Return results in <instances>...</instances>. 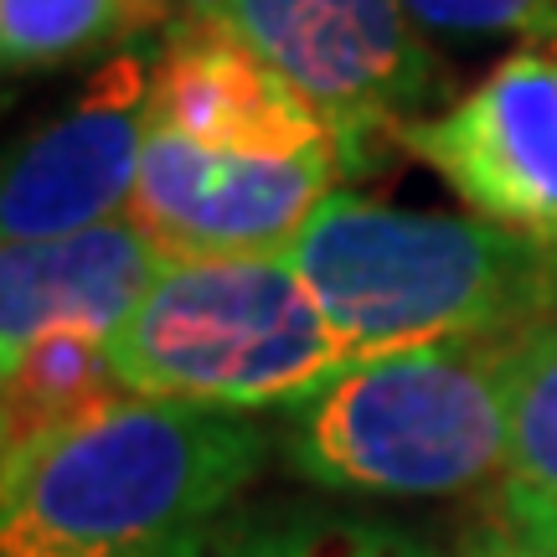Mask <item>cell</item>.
Listing matches in <instances>:
<instances>
[{
	"instance_id": "cell-11",
	"label": "cell",
	"mask_w": 557,
	"mask_h": 557,
	"mask_svg": "<svg viewBox=\"0 0 557 557\" xmlns=\"http://www.w3.org/2000/svg\"><path fill=\"white\" fill-rule=\"evenodd\" d=\"M496 517L557 532V320L527 325L511 351Z\"/></svg>"
},
{
	"instance_id": "cell-8",
	"label": "cell",
	"mask_w": 557,
	"mask_h": 557,
	"mask_svg": "<svg viewBox=\"0 0 557 557\" xmlns=\"http://www.w3.org/2000/svg\"><path fill=\"white\" fill-rule=\"evenodd\" d=\"M156 103V41L109 52L58 120L11 150L0 238L52 243L129 212Z\"/></svg>"
},
{
	"instance_id": "cell-10",
	"label": "cell",
	"mask_w": 557,
	"mask_h": 557,
	"mask_svg": "<svg viewBox=\"0 0 557 557\" xmlns=\"http://www.w3.org/2000/svg\"><path fill=\"white\" fill-rule=\"evenodd\" d=\"M160 243L129 212L73 238L5 243L0 253V361L52 331L114 341L165 269Z\"/></svg>"
},
{
	"instance_id": "cell-3",
	"label": "cell",
	"mask_w": 557,
	"mask_h": 557,
	"mask_svg": "<svg viewBox=\"0 0 557 557\" xmlns=\"http://www.w3.org/2000/svg\"><path fill=\"white\" fill-rule=\"evenodd\" d=\"M517 336H449L351 361L278 408V455L299 480L351 496L438 500L491 485L506 465Z\"/></svg>"
},
{
	"instance_id": "cell-17",
	"label": "cell",
	"mask_w": 557,
	"mask_h": 557,
	"mask_svg": "<svg viewBox=\"0 0 557 557\" xmlns=\"http://www.w3.org/2000/svg\"><path fill=\"white\" fill-rule=\"evenodd\" d=\"M160 5H165V11H176V16L186 11V0H160Z\"/></svg>"
},
{
	"instance_id": "cell-15",
	"label": "cell",
	"mask_w": 557,
	"mask_h": 557,
	"mask_svg": "<svg viewBox=\"0 0 557 557\" xmlns=\"http://www.w3.org/2000/svg\"><path fill=\"white\" fill-rule=\"evenodd\" d=\"M429 37L557 41V0H403Z\"/></svg>"
},
{
	"instance_id": "cell-16",
	"label": "cell",
	"mask_w": 557,
	"mask_h": 557,
	"mask_svg": "<svg viewBox=\"0 0 557 557\" xmlns=\"http://www.w3.org/2000/svg\"><path fill=\"white\" fill-rule=\"evenodd\" d=\"M455 557H557V532H532L491 511L459 537Z\"/></svg>"
},
{
	"instance_id": "cell-1",
	"label": "cell",
	"mask_w": 557,
	"mask_h": 557,
	"mask_svg": "<svg viewBox=\"0 0 557 557\" xmlns=\"http://www.w3.org/2000/svg\"><path fill=\"white\" fill-rule=\"evenodd\" d=\"M263 465L253 413L120 393L5 444L0 557H201Z\"/></svg>"
},
{
	"instance_id": "cell-2",
	"label": "cell",
	"mask_w": 557,
	"mask_h": 557,
	"mask_svg": "<svg viewBox=\"0 0 557 557\" xmlns=\"http://www.w3.org/2000/svg\"><path fill=\"white\" fill-rule=\"evenodd\" d=\"M289 259L361 357L557 320V243L331 191Z\"/></svg>"
},
{
	"instance_id": "cell-7",
	"label": "cell",
	"mask_w": 557,
	"mask_h": 557,
	"mask_svg": "<svg viewBox=\"0 0 557 557\" xmlns=\"http://www.w3.org/2000/svg\"><path fill=\"white\" fill-rule=\"evenodd\" d=\"M475 218L557 243V41L496 62L465 99L398 129Z\"/></svg>"
},
{
	"instance_id": "cell-12",
	"label": "cell",
	"mask_w": 557,
	"mask_h": 557,
	"mask_svg": "<svg viewBox=\"0 0 557 557\" xmlns=\"http://www.w3.org/2000/svg\"><path fill=\"white\" fill-rule=\"evenodd\" d=\"M176 21L160 0H0V58L5 73H41L99 58L114 47L160 41Z\"/></svg>"
},
{
	"instance_id": "cell-13",
	"label": "cell",
	"mask_w": 557,
	"mask_h": 557,
	"mask_svg": "<svg viewBox=\"0 0 557 557\" xmlns=\"http://www.w3.org/2000/svg\"><path fill=\"white\" fill-rule=\"evenodd\" d=\"M0 377H5V444H21L124 393L109 361V341L78 331H52L32 341L16 361H0Z\"/></svg>"
},
{
	"instance_id": "cell-5",
	"label": "cell",
	"mask_w": 557,
	"mask_h": 557,
	"mask_svg": "<svg viewBox=\"0 0 557 557\" xmlns=\"http://www.w3.org/2000/svg\"><path fill=\"white\" fill-rule=\"evenodd\" d=\"M274 67L336 135L341 171H372L377 139L434 114L444 67L403 0H186Z\"/></svg>"
},
{
	"instance_id": "cell-9",
	"label": "cell",
	"mask_w": 557,
	"mask_h": 557,
	"mask_svg": "<svg viewBox=\"0 0 557 557\" xmlns=\"http://www.w3.org/2000/svg\"><path fill=\"white\" fill-rule=\"evenodd\" d=\"M150 120L218 150L248 156H341L310 103L253 58L227 26L181 11L156 41Z\"/></svg>"
},
{
	"instance_id": "cell-4",
	"label": "cell",
	"mask_w": 557,
	"mask_h": 557,
	"mask_svg": "<svg viewBox=\"0 0 557 557\" xmlns=\"http://www.w3.org/2000/svg\"><path fill=\"white\" fill-rule=\"evenodd\" d=\"M124 393L233 413L289 408L361 351L325 315L289 253L171 259L109 341Z\"/></svg>"
},
{
	"instance_id": "cell-6",
	"label": "cell",
	"mask_w": 557,
	"mask_h": 557,
	"mask_svg": "<svg viewBox=\"0 0 557 557\" xmlns=\"http://www.w3.org/2000/svg\"><path fill=\"white\" fill-rule=\"evenodd\" d=\"M341 156L218 150L150 120L129 218L165 259L289 253L320 201L336 191Z\"/></svg>"
},
{
	"instance_id": "cell-14",
	"label": "cell",
	"mask_w": 557,
	"mask_h": 557,
	"mask_svg": "<svg viewBox=\"0 0 557 557\" xmlns=\"http://www.w3.org/2000/svg\"><path fill=\"white\" fill-rule=\"evenodd\" d=\"M233 557H438L393 521L372 517H289L253 527L233 542Z\"/></svg>"
}]
</instances>
